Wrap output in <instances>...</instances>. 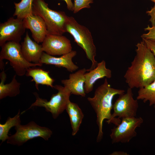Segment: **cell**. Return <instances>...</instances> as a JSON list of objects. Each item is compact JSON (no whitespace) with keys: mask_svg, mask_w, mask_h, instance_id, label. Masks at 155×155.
<instances>
[{"mask_svg":"<svg viewBox=\"0 0 155 155\" xmlns=\"http://www.w3.org/2000/svg\"><path fill=\"white\" fill-rule=\"evenodd\" d=\"M136 54L124 76L129 87L140 88L155 80V57L142 40L136 45Z\"/></svg>","mask_w":155,"mask_h":155,"instance_id":"1","label":"cell"},{"mask_svg":"<svg viewBox=\"0 0 155 155\" xmlns=\"http://www.w3.org/2000/svg\"><path fill=\"white\" fill-rule=\"evenodd\" d=\"M125 92L123 90L111 87L106 78L104 83L96 89L94 96L87 98L96 114V123L98 129L96 138L97 142H100L103 138L102 127L104 120L107 119L106 122L108 124L113 123L111 111L113 108L114 97L116 95L123 94Z\"/></svg>","mask_w":155,"mask_h":155,"instance_id":"2","label":"cell"},{"mask_svg":"<svg viewBox=\"0 0 155 155\" xmlns=\"http://www.w3.org/2000/svg\"><path fill=\"white\" fill-rule=\"evenodd\" d=\"M66 32L70 34L74 41L84 51L87 57L92 62L89 71L96 67L98 62L95 59L96 49L91 32L86 27L79 24L73 17L68 16L65 24Z\"/></svg>","mask_w":155,"mask_h":155,"instance_id":"3","label":"cell"},{"mask_svg":"<svg viewBox=\"0 0 155 155\" xmlns=\"http://www.w3.org/2000/svg\"><path fill=\"white\" fill-rule=\"evenodd\" d=\"M32 12L44 20L48 34L63 35L66 32L65 24L68 16L64 12L50 9L44 0H34Z\"/></svg>","mask_w":155,"mask_h":155,"instance_id":"4","label":"cell"},{"mask_svg":"<svg viewBox=\"0 0 155 155\" xmlns=\"http://www.w3.org/2000/svg\"><path fill=\"white\" fill-rule=\"evenodd\" d=\"M0 53V69H4V59L9 60L16 74L19 76L25 75L26 69L32 67L41 66L42 64L30 63L24 57L21 52L20 42L8 41L1 46Z\"/></svg>","mask_w":155,"mask_h":155,"instance_id":"5","label":"cell"},{"mask_svg":"<svg viewBox=\"0 0 155 155\" xmlns=\"http://www.w3.org/2000/svg\"><path fill=\"white\" fill-rule=\"evenodd\" d=\"M53 88L58 92L53 94L49 101L40 98L37 93H33L36 100L27 110L35 106L43 107L46 111L51 113L53 118H57L66 109L71 93L67 88L60 85H55Z\"/></svg>","mask_w":155,"mask_h":155,"instance_id":"6","label":"cell"},{"mask_svg":"<svg viewBox=\"0 0 155 155\" xmlns=\"http://www.w3.org/2000/svg\"><path fill=\"white\" fill-rule=\"evenodd\" d=\"M15 133L9 136L7 143L12 145L20 146L28 141L34 138L40 137L47 141L52 134V131L49 128L42 127L34 121L27 124H20L15 127Z\"/></svg>","mask_w":155,"mask_h":155,"instance_id":"7","label":"cell"},{"mask_svg":"<svg viewBox=\"0 0 155 155\" xmlns=\"http://www.w3.org/2000/svg\"><path fill=\"white\" fill-rule=\"evenodd\" d=\"M138 106L137 100L133 98L132 89L128 87L126 93L119 95L113 105V123L117 126L121 123V119L136 117Z\"/></svg>","mask_w":155,"mask_h":155,"instance_id":"8","label":"cell"},{"mask_svg":"<svg viewBox=\"0 0 155 155\" xmlns=\"http://www.w3.org/2000/svg\"><path fill=\"white\" fill-rule=\"evenodd\" d=\"M143 122V120L141 117L121 119V123L111 129L110 136L112 144L129 143L136 136L135 129Z\"/></svg>","mask_w":155,"mask_h":155,"instance_id":"9","label":"cell"},{"mask_svg":"<svg viewBox=\"0 0 155 155\" xmlns=\"http://www.w3.org/2000/svg\"><path fill=\"white\" fill-rule=\"evenodd\" d=\"M25 28L23 20L10 17L0 24V46L8 41L20 42Z\"/></svg>","mask_w":155,"mask_h":155,"instance_id":"10","label":"cell"},{"mask_svg":"<svg viewBox=\"0 0 155 155\" xmlns=\"http://www.w3.org/2000/svg\"><path fill=\"white\" fill-rule=\"evenodd\" d=\"M43 52L51 55H62L72 50L70 41L63 35L47 34L42 42Z\"/></svg>","mask_w":155,"mask_h":155,"instance_id":"11","label":"cell"},{"mask_svg":"<svg viewBox=\"0 0 155 155\" xmlns=\"http://www.w3.org/2000/svg\"><path fill=\"white\" fill-rule=\"evenodd\" d=\"M23 20L26 29L30 31L34 41L38 43H42L48 34L46 27L43 19L40 16L32 13Z\"/></svg>","mask_w":155,"mask_h":155,"instance_id":"12","label":"cell"},{"mask_svg":"<svg viewBox=\"0 0 155 155\" xmlns=\"http://www.w3.org/2000/svg\"><path fill=\"white\" fill-rule=\"evenodd\" d=\"M77 54V52L72 51L60 57H56L43 52L40 63L42 64L54 65L58 67L65 68L69 71L72 72L76 71L78 67L73 62L72 59Z\"/></svg>","mask_w":155,"mask_h":155,"instance_id":"13","label":"cell"},{"mask_svg":"<svg viewBox=\"0 0 155 155\" xmlns=\"http://www.w3.org/2000/svg\"><path fill=\"white\" fill-rule=\"evenodd\" d=\"M21 52L24 58L28 62L39 63L43 53L42 45L30 38L27 32L21 44Z\"/></svg>","mask_w":155,"mask_h":155,"instance_id":"14","label":"cell"},{"mask_svg":"<svg viewBox=\"0 0 155 155\" xmlns=\"http://www.w3.org/2000/svg\"><path fill=\"white\" fill-rule=\"evenodd\" d=\"M112 76L111 71L106 67V62L102 60L98 63L96 68L85 73L84 85L85 92L88 94L92 92L94 83L98 79L104 77L109 79L111 78Z\"/></svg>","mask_w":155,"mask_h":155,"instance_id":"15","label":"cell"},{"mask_svg":"<svg viewBox=\"0 0 155 155\" xmlns=\"http://www.w3.org/2000/svg\"><path fill=\"white\" fill-rule=\"evenodd\" d=\"M87 71L86 68H83L70 73L69 79L62 80L61 83L70 90L71 94L85 97L86 94L84 89V74Z\"/></svg>","mask_w":155,"mask_h":155,"instance_id":"16","label":"cell"},{"mask_svg":"<svg viewBox=\"0 0 155 155\" xmlns=\"http://www.w3.org/2000/svg\"><path fill=\"white\" fill-rule=\"evenodd\" d=\"M14 75L11 82L5 84L6 78V75L3 70L0 73V99L6 97H15L19 94L20 92V83L18 82Z\"/></svg>","mask_w":155,"mask_h":155,"instance_id":"17","label":"cell"},{"mask_svg":"<svg viewBox=\"0 0 155 155\" xmlns=\"http://www.w3.org/2000/svg\"><path fill=\"white\" fill-rule=\"evenodd\" d=\"M30 67L26 70V75L32 78L31 81H34L35 83L36 89L39 90V84L45 85L53 88V84L55 80L49 75V71H45L38 68Z\"/></svg>","mask_w":155,"mask_h":155,"instance_id":"18","label":"cell"},{"mask_svg":"<svg viewBox=\"0 0 155 155\" xmlns=\"http://www.w3.org/2000/svg\"><path fill=\"white\" fill-rule=\"evenodd\" d=\"M65 110L69 117L72 129V135L74 136L79 130L84 115L78 104L70 100Z\"/></svg>","mask_w":155,"mask_h":155,"instance_id":"19","label":"cell"},{"mask_svg":"<svg viewBox=\"0 0 155 155\" xmlns=\"http://www.w3.org/2000/svg\"><path fill=\"white\" fill-rule=\"evenodd\" d=\"M136 99L144 103L149 102V106L155 105V80L150 84L139 88Z\"/></svg>","mask_w":155,"mask_h":155,"instance_id":"20","label":"cell"},{"mask_svg":"<svg viewBox=\"0 0 155 155\" xmlns=\"http://www.w3.org/2000/svg\"><path fill=\"white\" fill-rule=\"evenodd\" d=\"M34 0H21L19 3H14L15 10L13 16L23 20L26 17L32 14Z\"/></svg>","mask_w":155,"mask_h":155,"instance_id":"21","label":"cell"},{"mask_svg":"<svg viewBox=\"0 0 155 155\" xmlns=\"http://www.w3.org/2000/svg\"><path fill=\"white\" fill-rule=\"evenodd\" d=\"M20 113L19 110L18 113L13 117H9L5 123L0 124V140H1L2 143L8 139V132L11 128L21 124Z\"/></svg>","mask_w":155,"mask_h":155,"instance_id":"22","label":"cell"},{"mask_svg":"<svg viewBox=\"0 0 155 155\" xmlns=\"http://www.w3.org/2000/svg\"><path fill=\"white\" fill-rule=\"evenodd\" d=\"M93 2V0H74L73 11L75 13L83 9L90 8V4Z\"/></svg>","mask_w":155,"mask_h":155,"instance_id":"23","label":"cell"},{"mask_svg":"<svg viewBox=\"0 0 155 155\" xmlns=\"http://www.w3.org/2000/svg\"><path fill=\"white\" fill-rule=\"evenodd\" d=\"M146 31H148L147 33L142 34L141 37L142 39H147L155 40V26L150 27L148 25L144 28Z\"/></svg>","mask_w":155,"mask_h":155,"instance_id":"24","label":"cell"},{"mask_svg":"<svg viewBox=\"0 0 155 155\" xmlns=\"http://www.w3.org/2000/svg\"><path fill=\"white\" fill-rule=\"evenodd\" d=\"M147 47L150 49L155 57V40L143 39Z\"/></svg>","mask_w":155,"mask_h":155,"instance_id":"25","label":"cell"},{"mask_svg":"<svg viewBox=\"0 0 155 155\" xmlns=\"http://www.w3.org/2000/svg\"><path fill=\"white\" fill-rule=\"evenodd\" d=\"M146 13L150 17L149 21L152 26H155V3L154 7L150 10L147 11Z\"/></svg>","mask_w":155,"mask_h":155,"instance_id":"26","label":"cell"},{"mask_svg":"<svg viewBox=\"0 0 155 155\" xmlns=\"http://www.w3.org/2000/svg\"><path fill=\"white\" fill-rule=\"evenodd\" d=\"M66 3L67 9L71 11H73V4L72 0H63Z\"/></svg>","mask_w":155,"mask_h":155,"instance_id":"27","label":"cell"},{"mask_svg":"<svg viewBox=\"0 0 155 155\" xmlns=\"http://www.w3.org/2000/svg\"><path fill=\"white\" fill-rule=\"evenodd\" d=\"M110 155H128L126 152L123 151H115Z\"/></svg>","mask_w":155,"mask_h":155,"instance_id":"28","label":"cell"},{"mask_svg":"<svg viewBox=\"0 0 155 155\" xmlns=\"http://www.w3.org/2000/svg\"><path fill=\"white\" fill-rule=\"evenodd\" d=\"M155 3V0H150Z\"/></svg>","mask_w":155,"mask_h":155,"instance_id":"29","label":"cell"},{"mask_svg":"<svg viewBox=\"0 0 155 155\" xmlns=\"http://www.w3.org/2000/svg\"><path fill=\"white\" fill-rule=\"evenodd\" d=\"M154 107H155V105H154Z\"/></svg>","mask_w":155,"mask_h":155,"instance_id":"30","label":"cell"}]
</instances>
